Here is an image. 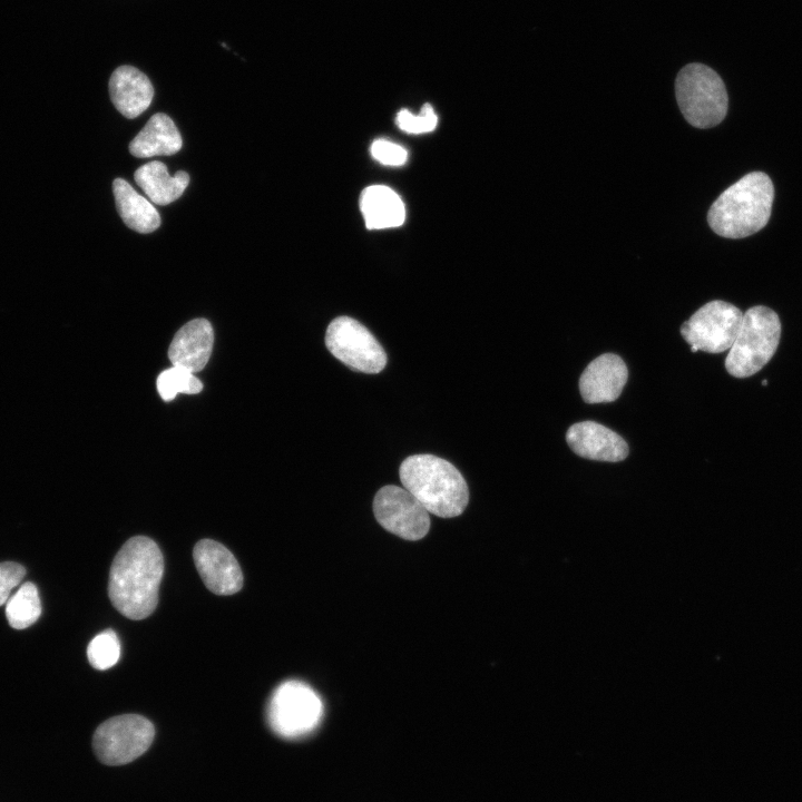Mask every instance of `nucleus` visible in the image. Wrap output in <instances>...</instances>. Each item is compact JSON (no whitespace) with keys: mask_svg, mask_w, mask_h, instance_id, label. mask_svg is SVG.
I'll return each mask as SVG.
<instances>
[{"mask_svg":"<svg viewBox=\"0 0 802 802\" xmlns=\"http://www.w3.org/2000/svg\"><path fill=\"white\" fill-rule=\"evenodd\" d=\"M164 574V557L148 537L129 538L116 554L108 580L113 606L125 617L140 620L154 613Z\"/></svg>","mask_w":802,"mask_h":802,"instance_id":"nucleus-1","label":"nucleus"},{"mask_svg":"<svg viewBox=\"0 0 802 802\" xmlns=\"http://www.w3.org/2000/svg\"><path fill=\"white\" fill-rule=\"evenodd\" d=\"M773 198V184L765 173L746 174L712 204L707 214L708 225L723 237L750 236L769 222Z\"/></svg>","mask_w":802,"mask_h":802,"instance_id":"nucleus-2","label":"nucleus"},{"mask_svg":"<svg viewBox=\"0 0 802 802\" xmlns=\"http://www.w3.org/2000/svg\"><path fill=\"white\" fill-rule=\"evenodd\" d=\"M403 488L431 514L441 518L461 515L469 501L468 485L449 461L433 454H413L399 469Z\"/></svg>","mask_w":802,"mask_h":802,"instance_id":"nucleus-3","label":"nucleus"},{"mask_svg":"<svg viewBox=\"0 0 802 802\" xmlns=\"http://www.w3.org/2000/svg\"><path fill=\"white\" fill-rule=\"evenodd\" d=\"M676 100L684 118L696 128H711L726 116L728 96L724 81L701 62L684 66L675 79Z\"/></svg>","mask_w":802,"mask_h":802,"instance_id":"nucleus-4","label":"nucleus"},{"mask_svg":"<svg viewBox=\"0 0 802 802\" xmlns=\"http://www.w3.org/2000/svg\"><path fill=\"white\" fill-rule=\"evenodd\" d=\"M780 338L781 322L773 310L763 305L749 309L726 356L727 372L735 378L755 374L772 359Z\"/></svg>","mask_w":802,"mask_h":802,"instance_id":"nucleus-5","label":"nucleus"},{"mask_svg":"<svg viewBox=\"0 0 802 802\" xmlns=\"http://www.w3.org/2000/svg\"><path fill=\"white\" fill-rule=\"evenodd\" d=\"M322 713L321 698L309 685L288 681L280 685L271 697L267 720L276 734L294 739L312 732L319 725Z\"/></svg>","mask_w":802,"mask_h":802,"instance_id":"nucleus-6","label":"nucleus"},{"mask_svg":"<svg viewBox=\"0 0 802 802\" xmlns=\"http://www.w3.org/2000/svg\"><path fill=\"white\" fill-rule=\"evenodd\" d=\"M155 736L153 723L138 714H123L102 722L94 733L92 747L100 762L123 765L139 757Z\"/></svg>","mask_w":802,"mask_h":802,"instance_id":"nucleus-7","label":"nucleus"},{"mask_svg":"<svg viewBox=\"0 0 802 802\" xmlns=\"http://www.w3.org/2000/svg\"><path fill=\"white\" fill-rule=\"evenodd\" d=\"M743 319L742 311L724 301H711L681 326L692 352L721 353L734 343Z\"/></svg>","mask_w":802,"mask_h":802,"instance_id":"nucleus-8","label":"nucleus"},{"mask_svg":"<svg viewBox=\"0 0 802 802\" xmlns=\"http://www.w3.org/2000/svg\"><path fill=\"white\" fill-rule=\"evenodd\" d=\"M324 341L339 361L355 371L379 373L387 364V354L379 341L350 316H338L331 321Z\"/></svg>","mask_w":802,"mask_h":802,"instance_id":"nucleus-9","label":"nucleus"},{"mask_svg":"<svg viewBox=\"0 0 802 802\" xmlns=\"http://www.w3.org/2000/svg\"><path fill=\"white\" fill-rule=\"evenodd\" d=\"M373 512L384 529L405 540H419L430 529L429 511L410 491L394 485L378 490Z\"/></svg>","mask_w":802,"mask_h":802,"instance_id":"nucleus-10","label":"nucleus"},{"mask_svg":"<svg viewBox=\"0 0 802 802\" xmlns=\"http://www.w3.org/2000/svg\"><path fill=\"white\" fill-rule=\"evenodd\" d=\"M193 558L204 585L215 595L228 596L242 589V569L223 544L202 539L194 546Z\"/></svg>","mask_w":802,"mask_h":802,"instance_id":"nucleus-11","label":"nucleus"},{"mask_svg":"<svg viewBox=\"0 0 802 802\" xmlns=\"http://www.w3.org/2000/svg\"><path fill=\"white\" fill-rule=\"evenodd\" d=\"M566 441L577 456L589 460L618 462L626 459L629 451L619 434L589 420L570 426Z\"/></svg>","mask_w":802,"mask_h":802,"instance_id":"nucleus-12","label":"nucleus"},{"mask_svg":"<svg viewBox=\"0 0 802 802\" xmlns=\"http://www.w3.org/2000/svg\"><path fill=\"white\" fill-rule=\"evenodd\" d=\"M628 370L620 356L605 353L594 359L579 378V391L586 403L615 401L622 393Z\"/></svg>","mask_w":802,"mask_h":802,"instance_id":"nucleus-13","label":"nucleus"},{"mask_svg":"<svg viewBox=\"0 0 802 802\" xmlns=\"http://www.w3.org/2000/svg\"><path fill=\"white\" fill-rule=\"evenodd\" d=\"M213 344L214 331L211 323L205 319H194L176 332L168 349V356L174 366L196 373L207 364Z\"/></svg>","mask_w":802,"mask_h":802,"instance_id":"nucleus-14","label":"nucleus"},{"mask_svg":"<svg viewBox=\"0 0 802 802\" xmlns=\"http://www.w3.org/2000/svg\"><path fill=\"white\" fill-rule=\"evenodd\" d=\"M109 95L123 116L135 118L149 107L154 88L143 71L133 66H120L110 76Z\"/></svg>","mask_w":802,"mask_h":802,"instance_id":"nucleus-15","label":"nucleus"},{"mask_svg":"<svg viewBox=\"0 0 802 802\" xmlns=\"http://www.w3.org/2000/svg\"><path fill=\"white\" fill-rule=\"evenodd\" d=\"M182 136L169 116L153 115L129 144V151L138 158L169 156L182 148Z\"/></svg>","mask_w":802,"mask_h":802,"instance_id":"nucleus-16","label":"nucleus"},{"mask_svg":"<svg viewBox=\"0 0 802 802\" xmlns=\"http://www.w3.org/2000/svg\"><path fill=\"white\" fill-rule=\"evenodd\" d=\"M360 209L369 229L397 227L405 218L401 197L384 185L365 187L360 195Z\"/></svg>","mask_w":802,"mask_h":802,"instance_id":"nucleus-17","label":"nucleus"},{"mask_svg":"<svg viewBox=\"0 0 802 802\" xmlns=\"http://www.w3.org/2000/svg\"><path fill=\"white\" fill-rule=\"evenodd\" d=\"M134 178L151 203L157 205H167L179 198L189 183L186 172L179 170L170 176L166 165L158 160L140 166Z\"/></svg>","mask_w":802,"mask_h":802,"instance_id":"nucleus-18","label":"nucleus"},{"mask_svg":"<svg viewBox=\"0 0 802 802\" xmlns=\"http://www.w3.org/2000/svg\"><path fill=\"white\" fill-rule=\"evenodd\" d=\"M113 192L117 211L124 223L138 233H151L160 225V216L154 205L139 195L123 178H115Z\"/></svg>","mask_w":802,"mask_h":802,"instance_id":"nucleus-19","label":"nucleus"},{"mask_svg":"<svg viewBox=\"0 0 802 802\" xmlns=\"http://www.w3.org/2000/svg\"><path fill=\"white\" fill-rule=\"evenodd\" d=\"M41 614L38 588L32 583L22 584L6 603V616L12 628L23 629L36 623Z\"/></svg>","mask_w":802,"mask_h":802,"instance_id":"nucleus-20","label":"nucleus"},{"mask_svg":"<svg viewBox=\"0 0 802 802\" xmlns=\"http://www.w3.org/2000/svg\"><path fill=\"white\" fill-rule=\"evenodd\" d=\"M156 385L159 395L165 401L173 400L178 393L196 394L203 389V384L195 373L174 365L158 375Z\"/></svg>","mask_w":802,"mask_h":802,"instance_id":"nucleus-21","label":"nucleus"},{"mask_svg":"<svg viewBox=\"0 0 802 802\" xmlns=\"http://www.w3.org/2000/svg\"><path fill=\"white\" fill-rule=\"evenodd\" d=\"M120 656V643L113 629H106L96 635L87 647V657L96 669H107L114 666Z\"/></svg>","mask_w":802,"mask_h":802,"instance_id":"nucleus-22","label":"nucleus"},{"mask_svg":"<svg viewBox=\"0 0 802 802\" xmlns=\"http://www.w3.org/2000/svg\"><path fill=\"white\" fill-rule=\"evenodd\" d=\"M400 129L409 134H423L432 131L438 124V116L430 104H424L419 115L408 109H401L395 117Z\"/></svg>","mask_w":802,"mask_h":802,"instance_id":"nucleus-23","label":"nucleus"},{"mask_svg":"<svg viewBox=\"0 0 802 802\" xmlns=\"http://www.w3.org/2000/svg\"><path fill=\"white\" fill-rule=\"evenodd\" d=\"M370 151L375 160L388 166H401L408 159V151L403 146L384 138L374 140Z\"/></svg>","mask_w":802,"mask_h":802,"instance_id":"nucleus-24","label":"nucleus"},{"mask_svg":"<svg viewBox=\"0 0 802 802\" xmlns=\"http://www.w3.org/2000/svg\"><path fill=\"white\" fill-rule=\"evenodd\" d=\"M26 569L20 564L6 561L0 564V606L6 604L11 591L20 584Z\"/></svg>","mask_w":802,"mask_h":802,"instance_id":"nucleus-25","label":"nucleus"},{"mask_svg":"<svg viewBox=\"0 0 802 802\" xmlns=\"http://www.w3.org/2000/svg\"><path fill=\"white\" fill-rule=\"evenodd\" d=\"M762 384H763V385H766V384H767V381H766V380H764V381L762 382Z\"/></svg>","mask_w":802,"mask_h":802,"instance_id":"nucleus-26","label":"nucleus"}]
</instances>
